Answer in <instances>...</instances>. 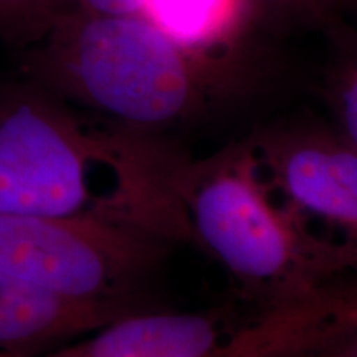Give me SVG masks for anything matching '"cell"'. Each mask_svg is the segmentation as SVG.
I'll use <instances>...</instances> for the list:
<instances>
[{"label": "cell", "instance_id": "obj_1", "mask_svg": "<svg viewBox=\"0 0 357 357\" xmlns=\"http://www.w3.org/2000/svg\"><path fill=\"white\" fill-rule=\"evenodd\" d=\"M184 164L134 129L84 128L42 86L0 88V215L105 218L171 242Z\"/></svg>", "mask_w": 357, "mask_h": 357}, {"label": "cell", "instance_id": "obj_2", "mask_svg": "<svg viewBox=\"0 0 357 357\" xmlns=\"http://www.w3.org/2000/svg\"><path fill=\"white\" fill-rule=\"evenodd\" d=\"M37 43L29 68L42 88L136 131L189 118L215 83L217 60L178 47L141 13L66 8Z\"/></svg>", "mask_w": 357, "mask_h": 357}, {"label": "cell", "instance_id": "obj_3", "mask_svg": "<svg viewBox=\"0 0 357 357\" xmlns=\"http://www.w3.org/2000/svg\"><path fill=\"white\" fill-rule=\"evenodd\" d=\"M177 204L182 238L197 242L263 307L306 300L347 275L268 195L250 142L184 164Z\"/></svg>", "mask_w": 357, "mask_h": 357}, {"label": "cell", "instance_id": "obj_4", "mask_svg": "<svg viewBox=\"0 0 357 357\" xmlns=\"http://www.w3.org/2000/svg\"><path fill=\"white\" fill-rule=\"evenodd\" d=\"M346 288L255 312H139L111 321L42 357H301L341 310Z\"/></svg>", "mask_w": 357, "mask_h": 357}, {"label": "cell", "instance_id": "obj_5", "mask_svg": "<svg viewBox=\"0 0 357 357\" xmlns=\"http://www.w3.org/2000/svg\"><path fill=\"white\" fill-rule=\"evenodd\" d=\"M167 242L128 223L0 215V270L75 301H123Z\"/></svg>", "mask_w": 357, "mask_h": 357}, {"label": "cell", "instance_id": "obj_6", "mask_svg": "<svg viewBox=\"0 0 357 357\" xmlns=\"http://www.w3.org/2000/svg\"><path fill=\"white\" fill-rule=\"evenodd\" d=\"M271 199L344 273L357 271V151L339 132L294 129L250 141Z\"/></svg>", "mask_w": 357, "mask_h": 357}, {"label": "cell", "instance_id": "obj_7", "mask_svg": "<svg viewBox=\"0 0 357 357\" xmlns=\"http://www.w3.org/2000/svg\"><path fill=\"white\" fill-rule=\"evenodd\" d=\"M124 301L55 296L0 270V352L33 357L129 314Z\"/></svg>", "mask_w": 357, "mask_h": 357}, {"label": "cell", "instance_id": "obj_8", "mask_svg": "<svg viewBox=\"0 0 357 357\" xmlns=\"http://www.w3.org/2000/svg\"><path fill=\"white\" fill-rule=\"evenodd\" d=\"M243 12L245 0H141L139 13L178 47L211 58L234 37Z\"/></svg>", "mask_w": 357, "mask_h": 357}, {"label": "cell", "instance_id": "obj_9", "mask_svg": "<svg viewBox=\"0 0 357 357\" xmlns=\"http://www.w3.org/2000/svg\"><path fill=\"white\" fill-rule=\"evenodd\" d=\"M66 10V0H0V40L30 43Z\"/></svg>", "mask_w": 357, "mask_h": 357}, {"label": "cell", "instance_id": "obj_10", "mask_svg": "<svg viewBox=\"0 0 357 357\" xmlns=\"http://www.w3.org/2000/svg\"><path fill=\"white\" fill-rule=\"evenodd\" d=\"M301 357H357V294L349 293L323 337Z\"/></svg>", "mask_w": 357, "mask_h": 357}, {"label": "cell", "instance_id": "obj_11", "mask_svg": "<svg viewBox=\"0 0 357 357\" xmlns=\"http://www.w3.org/2000/svg\"><path fill=\"white\" fill-rule=\"evenodd\" d=\"M339 134L357 151V60L347 65L334 88Z\"/></svg>", "mask_w": 357, "mask_h": 357}, {"label": "cell", "instance_id": "obj_12", "mask_svg": "<svg viewBox=\"0 0 357 357\" xmlns=\"http://www.w3.org/2000/svg\"><path fill=\"white\" fill-rule=\"evenodd\" d=\"M73 8L91 13H108V15H128L141 12V0H66Z\"/></svg>", "mask_w": 357, "mask_h": 357}, {"label": "cell", "instance_id": "obj_13", "mask_svg": "<svg viewBox=\"0 0 357 357\" xmlns=\"http://www.w3.org/2000/svg\"><path fill=\"white\" fill-rule=\"evenodd\" d=\"M257 2L263 6H289V3H296L300 0H257Z\"/></svg>", "mask_w": 357, "mask_h": 357}, {"label": "cell", "instance_id": "obj_14", "mask_svg": "<svg viewBox=\"0 0 357 357\" xmlns=\"http://www.w3.org/2000/svg\"><path fill=\"white\" fill-rule=\"evenodd\" d=\"M0 357H15V356H8V354H2V352H0Z\"/></svg>", "mask_w": 357, "mask_h": 357}]
</instances>
